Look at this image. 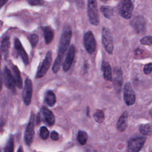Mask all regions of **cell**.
Returning a JSON list of instances; mask_svg holds the SVG:
<instances>
[{
    "label": "cell",
    "instance_id": "6da1fadb",
    "mask_svg": "<svg viewBox=\"0 0 152 152\" xmlns=\"http://www.w3.org/2000/svg\"><path fill=\"white\" fill-rule=\"evenodd\" d=\"M71 36L72 33L71 28L68 27L67 28H65L61 38L58 54L52 66V71L54 73L57 72L60 68L63 60L64 55L69 48L71 39Z\"/></svg>",
    "mask_w": 152,
    "mask_h": 152
},
{
    "label": "cell",
    "instance_id": "7a4b0ae2",
    "mask_svg": "<svg viewBox=\"0 0 152 152\" xmlns=\"http://www.w3.org/2000/svg\"><path fill=\"white\" fill-rule=\"evenodd\" d=\"M87 13L90 23L94 26L99 23V16L97 10V4L96 1L90 0L87 4Z\"/></svg>",
    "mask_w": 152,
    "mask_h": 152
},
{
    "label": "cell",
    "instance_id": "3957f363",
    "mask_svg": "<svg viewBox=\"0 0 152 152\" xmlns=\"http://www.w3.org/2000/svg\"><path fill=\"white\" fill-rule=\"evenodd\" d=\"M119 14L125 19H129L133 11L132 2L129 0L121 1L118 5Z\"/></svg>",
    "mask_w": 152,
    "mask_h": 152
},
{
    "label": "cell",
    "instance_id": "277c9868",
    "mask_svg": "<svg viewBox=\"0 0 152 152\" xmlns=\"http://www.w3.org/2000/svg\"><path fill=\"white\" fill-rule=\"evenodd\" d=\"M102 42L105 50L108 53L111 54L113 50V36L110 30L106 27L102 29Z\"/></svg>",
    "mask_w": 152,
    "mask_h": 152
},
{
    "label": "cell",
    "instance_id": "5b68a950",
    "mask_svg": "<svg viewBox=\"0 0 152 152\" xmlns=\"http://www.w3.org/2000/svg\"><path fill=\"white\" fill-rule=\"evenodd\" d=\"M84 45L89 54H92L94 52L96 48V42L94 35L91 31H88L84 34Z\"/></svg>",
    "mask_w": 152,
    "mask_h": 152
},
{
    "label": "cell",
    "instance_id": "8992f818",
    "mask_svg": "<svg viewBox=\"0 0 152 152\" xmlns=\"http://www.w3.org/2000/svg\"><path fill=\"white\" fill-rule=\"evenodd\" d=\"M34 122H35V116H34V114L32 113L30 118L29 122L26 128L25 135H24L25 142L28 145H30L33 141V135L34 132Z\"/></svg>",
    "mask_w": 152,
    "mask_h": 152
},
{
    "label": "cell",
    "instance_id": "52a82bcc",
    "mask_svg": "<svg viewBox=\"0 0 152 152\" xmlns=\"http://www.w3.org/2000/svg\"><path fill=\"white\" fill-rule=\"evenodd\" d=\"M146 138L140 137L131 139L128 144V152H139L143 147Z\"/></svg>",
    "mask_w": 152,
    "mask_h": 152
},
{
    "label": "cell",
    "instance_id": "ba28073f",
    "mask_svg": "<svg viewBox=\"0 0 152 152\" xmlns=\"http://www.w3.org/2000/svg\"><path fill=\"white\" fill-rule=\"evenodd\" d=\"M124 99L125 103L128 106L134 104L135 102V94L130 83L125 84L124 89Z\"/></svg>",
    "mask_w": 152,
    "mask_h": 152
},
{
    "label": "cell",
    "instance_id": "9c48e42d",
    "mask_svg": "<svg viewBox=\"0 0 152 152\" xmlns=\"http://www.w3.org/2000/svg\"><path fill=\"white\" fill-rule=\"evenodd\" d=\"M52 52L51 51H49L46 55V56L42 62V64H41L36 74V78H41L42 77H43L46 73L47 72L49 68V66L51 64L52 62Z\"/></svg>",
    "mask_w": 152,
    "mask_h": 152
},
{
    "label": "cell",
    "instance_id": "30bf717a",
    "mask_svg": "<svg viewBox=\"0 0 152 152\" xmlns=\"http://www.w3.org/2000/svg\"><path fill=\"white\" fill-rule=\"evenodd\" d=\"M33 93V85L31 80L27 77L25 80V86L23 93V100L26 105L28 106L30 104L32 97Z\"/></svg>",
    "mask_w": 152,
    "mask_h": 152
},
{
    "label": "cell",
    "instance_id": "8fae6325",
    "mask_svg": "<svg viewBox=\"0 0 152 152\" xmlns=\"http://www.w3.org/2000/svg\"><path fill=\"white\" fill-rule=\"evenodd\" d=\"M131 24L138 33H142L145 31L146 21L142 16L134 17L131 21Z\"/></svg>",
    "mask_w": 152,
    "mask_h": 152
},
{
    "label": "cell",
    "instance_id": "7c38bea8",
    "mask_svg": "<svg viewBox=\"0 0 152 152\" xmlns=\"http://www.w3.org/2000/svg\"><path fill=\"white\" fill-rule=\"evenodd\" d=\"M75 52V49L74 46L72 45H71L63 64V69L64 71H67L71 68L73 60L74 59Z\"/></svg>",
    "mask_w": 152,
    "mask_h": 152
},
{
    "label": "cell",
    "instance_id": "4fadbf2b",
    "mask_svg": "<svg viewBox=\"0 0 152 152\" xmlns=\"http://www.w3.org/2000/svg\"><path fill=\"white\" fill-rule=\"evenodd\" d=\"M122 72L120 68H116L114 69V78H113V84L115 90L118 93H120L122 90Z\"/></svg>",
    "mask_w": 152,
    "mask_h": 152
},
{
    "label": "cell",
    "instance_id": "5bb4252c",
    "mask_svg": "<svg viewBox=\"0 0 152 152\" xmlns=\"http://www.w3.org/2000/svg\"><path fill=\"white\" fill-rule=\"evenodd\" d=\"M4 78L5 86L10 90H14L15 89V81L11 71L7 67L4 70Z\"/></svg>",
    "mask_w": 152,
    "mask_h": 152
},
{
    "label": "cell",
    "instance_id": "9a60e30c",
    "mask_svg": "<svg viewBox=\"0 0 152 152\" xmlns=\"http://www.w3.org/2000/svg\"><path fill=\"white\" fill-rule=\"evenodd\" d=\"M14 45L15 49L17 50L18 53L21 56L24 63L25 64H28V57L27 54L26 53L24 49L23 48L22 45L20 43V41L18 39H15L14 42Z\"/></svg>",
    "mask_w": 152,
    "mask_h": 152
},
{
    "label": "cell",
    "instance_id": "2e32d148",
    "mask_svg": "<svg viewBox=\"0 0 152 152\" xmlns=\"http://www.w3.org/2000/svg\"><path fill=\"white\" fill-rule=\"evenodd\" d=\"M127 121H128V113L126 112H124L119 117L117 122L116 128L118 131L120 132H123L126 129L127 127Z\"/></svg>",
    "mask_w": 152,
    "mask_h": 152
},
{
    "label": "cell",
    "instance_id": "e0dca14e",
    "mask_svg": "<svg viewBox=\"0 0 152 152\" xmlns=\"http://www.w3.org/2000/svg\"><path fill=\"white\" fill-rule=\"evenodd\" d=\"M42 114L45 118L46 123L49 125H53L55 124V119L53 113L46 107H43L42 109Z\"/></svg>",
    "mask_w": 152,
    "mask_h": 152
},
{
    "label": "cell",
    "instance_id": "ac0fdd59",
    "mask_svg": "<svg viewBox=\"0 0 152 152\" xmlns=\"http://www.w3.org/2000/svg\"><path fill=\"white\" fill-rule=\"evenodd\" d=\"M102 71L103 72V77L106 80L112 81V72L110 64L107 62H103L102 65Z\"/></svg>",
    "mask_w": 152,
    "mask_h": 152
},
{
    "label": "cell",
    "instance_id": "d6986e66",
    "mask_svg": "<svg viewBox=\"0 0 152 152\" xmlns=\"http://www.w3.org/2000/svg\"><path fill=\"white\" fill-rule=\"evenodd\" d=\"M43 31L46 44L50 43L54 37L53 30L50 27L46 26L43 27Z\"/></svg>",
    "mask_w": 152,
    "mask_h": 152
},
{
    "label": "cell",
    "instance_id": "ffe728a7",
    "mask_svg": "<svg viewBox=\"0 0 152 152\" xmlns=\"http://www.w3.org/2000/svg\"><path fill=\"white\" fill-rule=\"evenodd\" d=\"M10 47V37L8 36H5L1 42V50L4 58L6 59L8 56L9 50Z\"/></svg>",
    "mask_w": 152,
    "mask_h": 152
},
{
    "label": "cell",
    "instance_id": "44dd1931",
    "mask_svg": "<svg viewBox=\"0 0 152 152\" xmlns=\"http://www.w3.org/2000/svg\"><path fill=\"white\" fill-rule=\"evenodd\" d=\"M13 73H14V78L15 81V85L18 88H21L23 87V83H22V78L21 77L20 72L17 68V66L14 65L12 68Z\"/></svg>",
    "mask_w": 152,
    "mask_h": 152
},
{
    "label": "cell",
    "instance_id": "7402d4cb",
    "mask_svg": "<svg viewBox=\"0 0 152 152\" xmlns=\"http://www.w3.org/2000/svg\"><path fill=\"white\" fill-rule=\"evenodd\" d=\"M45 102L49 106H53L56 103V96L55 94L51 91H48L45 96Z\"/></svg>",
    "mask_w": 152,
    "mask_h": 152
},
{
    "label": "cell",
    "instance_id": "603a6c76",
    "mask_svg": "<svg viewBox=\"0 0 152 152\" xmlns=\"http://www.w3.org/2000/svg\"><path fill=\"white\" fill-rule=\"evenodd\" d=\"M139 129L140 132L145 135H152V125L148 124H142L140 126Z\"/></svg>",
    "mask_w": 152,
    "mask_h": 152
},
{
    "label": "cell",
    "instance_id": "cb8c5ba5",
    "mask_svg": "<svg viewBox=\"0 0 152 152\" xmlns=\"http://www.w3.org/2000/svg\"><path fill=\"white\" fill-rule=\"evenodd\" d=\"M100 10L106 18L107 19H110L112 18L113 15V10L110 7L102 5Z\"/></svg>",
    "mask_w": 152,
    "mask_h": 152
},
{
    "label": "cell",
    "instance_id": "d4e9b609",
    "mask_svg": "<svg viewBox=\"0 0 152 152\" xmlns=\"http://www.w3.org/2000/svg\"><path fill=\"white\" fill-rule=\"evenodd\" d=\"M87 138H88V136L86 132H84L83 131H80L78 132V136H77V140L80 144L84 145L87 142Z\"/></svg>",
    "mask_w": 152,
    "mask_h": 152
},
{
    "label": "cell",
    "instance_id": "484cf974",
    "mask_svg": "<svg viewBox=\"0 0 152 152\" xmlns=\"http://www.w3.org/2000/svg\"><path fill=\"white\" fill-rule=\"evenodd\" d=\"M94 119L97 123H102L104 119V115L102 110H97L94 113Z\"/></svg>",
    "mask_w": 152,
    "mask_h": 152
},
{
    "label": "cell",
    "instance_id": "4316f807",
    "mask_svg": "<svg viewBox=\"0 0 152 152\" xmlns=\"http://www.w3.org/2000/svg\"><path fill=\"white\" fill-rule=\"evenodd\" d=\"M14 145L13 138L11 137L6 144L4 148V152H14Z\"/></svg>",
    "mask_w": 152,
    "mask_h": 152
},
{
    "label": "cell",
    "instance_id": "83f0119b",
    "mask_svg": "<svg viewBox=\"0 0 152 152\" xmlns=\"http://www.w3.org/2000/svg\"><path fill=\"white\" fill-rule=\"evenodd\" d=\"M147 52H146L142 49H137L134 53L135 58H138V59H140V58L141 59V58H145L147 56Z\"/></svg>",
    "mask_w": 152,
    "mask_h": 152
},
{
    "label": "cell",
    "instance_id": "f1b7e54d",
    "mask_svg": "<svg viewBox=\"0 0 152 152\" xmlns=\"http://www.w3.org/2000/svg\"><path fill=\"white\" fill-rule=\"evenodd\" d=\"M28 40L30 41V43L31 46L33 48H34L37 45V44L38 43L39 37H38V36L37 34H32L29 36Z\"/></svg>",
    "mask_w": 152,
    "mask_h": 152
},
{
    "label": "cell",
    "instance_id": "f546056e",
    "mask_svg": "<svg viewBox=\"0 0 152 152\" xmlns=\"http://www.w3.org/2000/svg\"><path fill=\"white\" fill-rule=\"evenodd\" d=\"M40 135L43 140H46L49 136V132L46 127L42 126L40 129Z\"/></svg>",
    "mask_w": 152,
    "mask_h": 152
},
{
    "label": "cell",
    "instance_id": "4dcf8cb0",
    "mask_svg": "<svg viewBox=\"0 0 152 152\" xmlns=\"http://www.w3.org/2000/svg\"><path fill=\"white\" fill-rule=\"evenodd\" d=\"M140 43L144 45L152 46V36H147L142 37L140 40Z\"/></svg>",
    "mask_w": 152,
    "mask_h": 152
},
{
    "label": "cell",
    "instance_id": "1f68e13d",
    "mask_svg": "<svg viewBox=\"0 0 152 152\" xmlns=\"http://www.w3.org/2000/svg\"><path fill=\"white\" fill-rule=\"evenodd\" d=\"M144 72L145 74H150L152 72V63L147 64L144 66Z\"/></svg>",
    "mask_w": 152,
    "mask_h": 152
},
{
    "label": "cell",
    "instance_id": "d6a6232c",
    "mask_svg": "<svg viewBox=\"0 0 152 152\" xmlns=\"http://www.w3.org/2000/svg\"><path fill=\"white\" fill-rule=\"evenodd\" d=\"M28 2L31 5H42L43 3V1L39 0H30L28 1Z\"/></svg>",
    "mask_w": 152,
    "mask_h": 152
},
{
    "label": "cell",
    "instance_id": "836d02e7",
    "mask_svg": "<svg viewBox=\"0 0 152 152\" xmlns=\"http://www.w3.org/2000/svg\"><path fill=\"white\" fill-rule=\"evenodd\" d=\"M50 138H51L52 140H53L54 141H56V140H58L59 139V135H58V134L56 131H53L51 132Z\"/></svg>",
    "mask_w": 152,
    "mask_h": 152
},
{
    "label": "cell",
    "instance_id": "e575fe53",
    "mask_svg": "<svg viewBox=\"0 0 152 152\" xmlns=\"http://www.w3.org/2000/svg\"><path fill=\"white\" fill-rule=\"evenodd\" d=\"M2 74H1V69H0V91L2 88Z\"/></svg>",
    "mask_w": 152,
    "mask_h": 152
},
{
    "label": "cell",
    "instance_id": "d590c367",
    "mask_svg": "<svg viewBox=\"0 0 152 152\" xmlns=\"http://www.w3.org/2000/svg\"><path fill=\"white\" fill-rule=\"evenodd\" d=\"M7 2V1H4V0H1L0 1V7H1L2 6H3L5 3Z\"/></svg>",
    "mask_w": 152,
    "mask_h": 152
},
{
    "label": "cell",
    "instance_id": "8d00e7d4",
    "mask_svg": "<svg viewBox=\"0 0 152 152\" xmlns=\"http://www.w3.org/2000/svg\"><path fill=\"white\" fill-rule=\"evenodd\" d=\"M17 152H23V147H20L19 148H18V151H17Z\"/></svg>",
    "mask_w": 152,
    "mask_h": 152
}]
</instances>
